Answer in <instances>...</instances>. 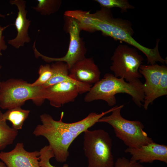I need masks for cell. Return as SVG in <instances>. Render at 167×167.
Returning <instances> with one entry per match:
<instances>
[{
    "instance_id": "cell-14",
    "label": "cell",
    "mask_w": 167,
    "mask_h": 167,
    "mask_svg": "<svg viewBox=\"0 0 167 167\" xmlns=\"http://www.w3.org/2000/svg\"><path fill=\"white\" fill-rule=\"evenodd\" d=\"M101 72L92 58H85L70 69L69 76L75 80L92 86L100 79Z\"/></svg>"
},
{
    "instance_id": "cell-1",
    "label": "cell",
    "mask_w": 167,
    "mask_h": 167,
    "mask_svg": "<svg viewBox=\"0 0 167 167\" xmlns=\"http://www.w3.org/2000/svg\"><path fill=\"white\" fill-rule=\"evenodd\" d=\"M113 110L112 108L100 114L91 112L83 119L72 123L62 121L63 112L61 113L58 121L54 120L49 114L44 113L40 116L42 124L37 126L33 133L36 136L45 137L49 143L56 161L63 163L69 155L68 149L74 139Z\"/></svg>"
},
{
    "instance_id": "cell-27",
    "label": "cell",
    "mask_w": 167,
    "mask_h": 167,
    "mask_svg": "<svg viewBox=\"0 0 167 167\" xmlns=\"http://www.w3.org/2000/svg\"><path fill=\"white\" fill-rule=\"evenodd\" d=\"M1 68H2V66H0V70H1ZM1 82L0 81V84H1Z\"/></svg>"
},
{
    "instance_id": "cell-26",
    "label": "cell",
    "mask_w": 167,
    "mask_h": 167,
    "mask_svg": "<svg viewBox=\"0 0 167 167\" xmlns=\"http://www.w3.org/2000/svg\"><path fill=\"white\" fill-rule=\"evenodd\" d=\"M5 15H2V14L0 13V18H5Z\"/></svg>"
},
{
    "instance_id": "cell-9",
    "label": "cell",
    "mask_w": 167,
    "mask_h": 167,
    "mask_svg": "<svg viewBox=\"0 0 167 167\" xmlns=\"http://www.w3.org/2000/svg\"><path fill=\"white\" fill-rule=\"evenodd\" d=\"M167 68L164 65H160L142 64L139 69L140 73L144 76L145 82L143 84V90L144 95L143 106L147 110L149 105L158 97V94L161 87V77L164 70Z\"/></svg>"
},
{
    "instance_id": "cell-23",
    "label": "cell",
    "mask_w": 167,
    "mask_h": 167,
    "mask_svg": "<svg viewBox=\"0 0 167 167\" xmlns=\"http://www.w3.org/2000/svg\"><path fill=\"white\" fill-rule=\"evenodd\" d=\"M114 166V167H144L139 162L131 161L124 157L118 158Z\"/></svg>"
},
{
    "instance_id": "cell-17",
    "label": "cell",
    "mask_w": 167,
    "mask_h": 167,
    "mask_svg": "<svg viewBox=\"0 0 167 167\" xmlns=\"http://www.w3.org/2000/svg\"><path fill=\"white\" fill-rule=\"evenodd\" d=\"M30 111L29 110L23 109L21 107H17L7 109L3 113V116L6 121L11 123L12 128L18 130L22 128Z\"/></svg>"
},
{
    "instance_id": "cell-16",
    "label": "cell",
    "mask_w": 167,
    "mask_h": 167,
    "mask_svg": "<svg viewBox=\"0 0 167 167\" xmlns=\"http://www.w3.org/2000/svg\"><path fill=\"white\" fill-rule=\"evenodd\" d=\"M64 15L66 17L75 19L77 21L81 31L94 32L92 13L89 11L81 10H68L66 11Z\"/></svg>"
},
{
    "instance_id": "cell-11",
    "label": "cell",
    "mask_w": 167,
    "mask_h": 167,
    "mask_svg": "<svg viewBox=\"0 0 167 167\" xmlns=\"http://www.w3.org/2000/svg\"><path fill=\"white\" fill-rule=\"evenodd\" d=\"M40 152H29L24 148L22 143H18L9 152H0V159L7 167H40Z\"/></svg>"
},
{
    "instance_id": "cell-3",
    "label": "cell",
    "mask_w": 167,
    "mask_h": 167,
    "mask_svg": "<svg viewBox=\"0 0 167 167\" xmlns=\"http://www.w3.org/2000/svg\"><path fill=\"white\" fill-rule=\"evenodd\" d=\"M143 85L139 79L127 82L123 78H117L112 74L107 73L91 87L84 96V101L89 102L102 100L111 107L116 103V94L125 93L131 96L135 104L141 107L145 97Z\"/></svg>"
},
{
    "instance_id": "cell-25",
    "label": "cell",
    "mask_w": 167,
    "mask_h": 167,
    "mask_svg": "<svg viewBox=\"0 0 167 167\" xmlns=\"http://www.w3.org/2000/svg\"><path fill=\"white\" fill-rule=\"evenodd\" d=\"M0 167H7L2 161H0Z\"/></svg>"
},
{
    "instance_id": "cell-12",
    "label": "cell",
    "mask_w": 167,
    "mask_h": 167,
    "mask_svg": "<svg viewBox=\"0 0 167 167\" xmlns=\"http://www.w3.org/2000/svg\"><path fill=\"white\" fill-rule=\"evenodd\" d=\"M125 152L131 155L132 161L152 163L159 161L167 164V146L154 142L138 148L128 147Z\"/></svg>"
},
{
    "instance_id": "cell-15",
    "label": "cell",
    "mask_w": 167,
    "mask_h": 167,
    "mask_svg": "<svg viewBox=\"0 0 167 167\" xmlns=\"http://www.w3.org/2000/svg\"><path fill=\"white\" fill-rule=\"evenodd\" d=\"M51 66L53 72L52 76L47 83L42 86L43 88H46L61 82H69L76 85L79 90L80 94H82L88 92L92 86L80 83L70 77L69 75L68 66L65 62H56Z\"/></svg>"
},
{
    "instance_id": "cell-20",
    "label": "cell",
    "mask_w": 167,
    "mask_h": 167,
    "mask_svg": "<svg viewBox=\"0 0 167 167\" xmlns=\"http://www.w3.org/2000/svg\"><path fill=\"white\" fill-rule=\"evenodd\" d=\"M102 8L110 9L117 7L121 9L122 12H126L128 10L134 9V7L131 5L127 0H95Z\"/></svg>"
},
{
    "instance_id": "cell-7",
    "label": "cell",
    "mask_w": 167,
    "mask_h": 167,
    "mask_svg": "<svg viewBox=\"0 0 167 167\" xmlns=\"http://www.w3.org/2000/svg\"><path fill=\"white\" fill-rule=\"evenodd\" d=\"M110 69L117 78H123L128 82L139 79L142 75L139 69L144 58L136 48L125 45H119L111 58Z\"/></svg>"
},
{
    "instance_id": "cell-22",
    "label": "cell",
    "mask_w": 167,
    "mask_h": 167,
    "mask_svg": "<svg viewBox=\"0 0 167 167\" xmlns=\"http://www.w3.org/2000/svg\"><path fill=\"white\" fill-rule=\"evenodd\" d=\"M39 164L40 167H56L50 163V159L54 156L52 150L48 147H45L39 151ZM62 167H69L68 165L64 164Z\"/></svg>"
},
{
    "instance_id": "cell-24",
    "label": "cell",
    "mask_w": 167,
    "mask_h": 167,
    "mask_svg": "<svg viewBox=\"0 0 167 167\" xmlns=\"http://www.w3.org/2000/svg\"><path fill=\"white\" fill-rule=\"evenodd\" d=\"M13 25H14V24H10L6 26L2 27L0 24V56L2 55L1 51L2 50H5L7 47L4 40V36L2 35L3 32L6 28L10 26Z\"/></svg>"
},
{
    "instance_id": "cell-4",
    "label": "cell",
    "mask_w": 167,
    "mask_h": 167,
    "mask_svg": "<svg viewBox=\"0 0 167 167\" xmlns=\"http://www.w3.org/2000/svg\"><path fill=\"white\" fill-rule=\"evenodd\" d=\"M123 106H115L110 115L103 117L98 122H105L110 125L116 136L128 147L138 148L154 142L143 130L144 126L141 122L128 120L122 116L120 112Z\"/></svg>"
},
{
    "instance_id": "cell-10",
    "label": "cell",
    "mask_w": 167,
    "mask_h": 167,
    "mask_svg": "<svg viewBox=\"0 0 167 167\" xmlns=\"http://www.w3.org/2000/svg\"><path fill=\"white\" fill-rule=\"evenodd\" d=\"M79 94V90L76 85L71 82H63L46 88L42 87L41 96L44 101L47 99L50 105L58 108L74 101Z\"/></svg>"
},
{
    "instance_id": "cell-5",
    "label": "cell",
    "mask_w": 167,
    "mask_h": 167,
    "mask_svg": "<svg viewBox=\"0 0 167 167\" xmlns=\"http://www.w3.org/2000/svg\"><path fill=\"white\" fill-rule=\"evenodd\" d=\"M42 86H33L21 79H10L1 82L0 85V107L10 109L21 107L32 100L37 106L44 102L41 96Z\"/></svg>"
},
{
    "instance_id": "cell-19",
    "label": "cell",
    "mask_w": 167,
    "mask_h": 167,
    "mask_svg": "<svg viewBox=\"0 0 167 167\" xmlns=\"http://www.w3.org/2000/svg\"><path fill=\"white\" fill-rule=\"evenodd\" d=\"M36 6L32 7L36 11L42 15H50L57 12L59 10L62 1L60 0H37Z\"/></svg>"
},
{
    "instance_id": "cell-8",
    "label": "cell",
    "mask_w": 167,
    "mask_h": 167,
    "mask_svg": "<svg viewBox=\"0 0 167 167\" xmlns=\"http://www.w3.org/2000/svg\"><path fill=\"white\" fill-rule=\"evenodd\" d=\"M67 17V29L69 34L70 42L67 51L65 56L59 58L49 57L40 53L35 44L33 45L32 48L35 56L36 58L41 57L48 63L58 61L65 62L68 65L69 70L75 64L85 58L86 49L84 42L80 36L81 30L77 21L73 18Z\"/></svg>"
},
{
    "instance_id": "cell-13",
    "label": "cell",
    "mask_w": 167,
    "mask_h": 167,
    "mask_svg": "<svg viewBox=\"0 0 167 167\" xmlns=\"http://www.w3.org/2000/svg\"><path fill=\"white\" fill-rule=\"evenodd\" d=\"M11 5H16L18 10L17 15L14 24L17 33L16 37L8 40V44L16 49L24 46L25 43L30 42L31 38L28 34V29L31 21L27 19L28 12L26 10V2L24 0H11L9 1Z\"/></svg>"
},
{
    "instance_id": "cell-2",
    "label": "cell",
    "mask_w": 167,
    "mask_h": 167,
    "mask_svg": "<svg viewBox=\"0 0 167 167\" xmlns=\"http://www.w3.org/2000/svg\"><path fill=\"white\" fill-rule=\"evenodd\" d=\"M92 16L95 31H100L105 36L132 45L146 55L148 64H154L157 62L163 64L167 63V60L162 58L159 52L160 39L157 40L156 45L153 49L141 45L132 37L134 31L131 23L126 19L114 18L110 9L101 7L92 13Z\"/></svg>"
},
{
    "instance_id": "cell-18",
    "label": "cell",
    "mask_w": 167,
    "mask_h": 167,
    "mask_svg": "<svg viewBox=\"0 0 167 167\" xmlns=\"http://www.w3.org/2000/svg\"><path fill=\"white\" fill-rule=\"evenodd\" d=\"M0 111V151L13 143L18 134V130L10 127Z\"/></svg>"
},
{
    "instance_id": "cell-21",
    "label": "cell",
    "mask_w": 167,
    "mask_h": 167,
    "mask_svg": "<svg viewBox=\"0 0 167 167\" xmlns=\"http://www.w3.org/2000/svg\"><path fill=\"white\" fill-rule=\"evenodd\" d=\"M38 73V78L34 82L31 83L33 86H42L49 80L53 74L51 65L48 64L41 65L39 69Z\"/></svg>"
},
{
    "instance_id": "cell-6",
    "label": "cell",
    "mask_w": 167,
    "mask_h": 167,
    "mask_svg": "<svg viewBox=\"0 0 167 167\" xmlns=\"http://www.w3.org/2000/svg\"><path fill=\"white\" fill-rule=\"evenodd\" d=\"M83 149L88 160L87 167H114L112 141L109 133L101 129L84 132Z\"/></svg>"
}]
</instances>
